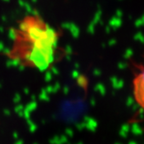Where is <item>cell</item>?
<instances>
[{"mask_svg": "<svg viewBox=\"0 0 144 144\" xmlns=\"http://www.w3.org/2000/svg\"><path fill=\"white\" fill-rule=\"evenodd\" d=\"M60 32L40 15L28 14L12 30L8 58L24 68L46 71L62 57Z\"/></svg>", "mask_w": 144, "mask_h": 144, "instance_id": "1", "label": "cell"}, {"mask_svg": "<svg viewBox=\"0 0 144 144\" xmlns=\"http://www.w3.org/2000/svg\"><path fill=\"white\" fill-rule=\"evenodd\" d=\"M131 84L133 100L139 111L144 114V55L140 63L134 65Z\"/></svg>", "mask_w": 144, "mask_h": 144, "instance_id": "2", "label": "cell"}]
</instances>
